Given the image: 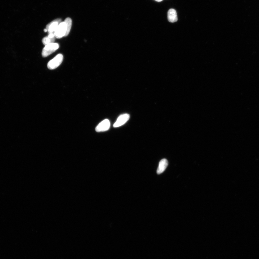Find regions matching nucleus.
<instances>
[{
    "instance_id": "nucleus-1",
    "label": "nucleus",
    "mask_w": 259,
    "mask_h": 259,
    "mask_svg": "<svg viewBox=\"0 0 259 259\" xmlns=\"http://www.w3.org/2000/svg\"><path fill=\"white\" fill-rule=\"evenodd\" d=\"M59 48V45L57 43H52L45 46L42 52L43 57H46L55 52Z\"/></svg>"
},
{
    "instance_id": "nucleus-2",
    "label": "nucleus",
    "mask_w": 259,
    "mask_h": 259,
    "mask_svg": "<svg viewBox=\"0 0 259 259\" xmlns=\"http://www.w3.org/2000/svg\"><path fill=\"white\" fill-rule=\"evenodd\" d=\"M64 59L62 54H59L52 60L49 61L47 64L49 69L54 70L57 68L62 64Z\"/></svg>"
},
{
    "instance_id": "nucleus-3",
    "label": "nucleus",
    "mask_w": 259,
    "mask_h": 259,
    "mask_svg": "<svg viewBox=\"0 0 259 259\" xmlns=\"http://www.w3.org/2000/svg\"><path fill=\"white\" fill-rule=\"evenodd\" d=\"M66 32V25L65 22H60L54 33L55 36L58 39H60L65 36Z\"/></svg>"
},
{
    "instance_id": "nucleus-4",
    "label": "nucleus",
    "mask_w": 259,
    "mask_h": 259,
    "mask_svg": "<svg viewBox=\"0 0 259 259\" xmlns=\"http://www.w3.org/2000/svg\"><path fill=\"white\" fill-rule=\"evenodd\" d=\"M110 127V122L109 119H105L100 123L96 127L95 130L97 132H103L109 130Z\"/></svg>"
},
{
    "instance_id": "nucleus-5",
    "label": "nucleus",
    "mask_w": 259,
    "mask_h": 259,
    "mask_svg": "<svg viewBox=\"0 0 259 259\" xmlns=\"http://www.w3.org/2000/svg\"><path fill=\"white\" fill-rule=\"evenodd\" d=\"M130 115L128 114H124L120 116L113 125L114 127H119L125 124L130 119Z\"/></svg>"
},
{
    "instance_id": "nucleus-6",
    "label": "nucleus",
    "mask_w": 259,
    "mask_h": 259,
    "mask_svg": "<svg viewBox=\"0 0 259 259\" xmlns=\"http://www.w3.org/2000/svg\"><path fill=\"white\" fill-rule=\"evenodd\" d=\"M61 19H55L48 23L46 26V29L48 30V34L50 33H54L55 32L58 25L59 23L61 22Z\"/></svg>"
},
{
    "instance_id": "nucleus-7",
    "label": "nucleus",
    "mask_w": 259,
    "mask_h": 259,
    "mask_svg": "<svg viewBox=\"0 0 259 259\" xmlns=\"http://www.w3.org/2000/svg\"><path fill=\"white\" fill-rule=\"evenodd\" d=\"M168 19L170 22L174 23L178 21L177 13L175 9H171L168 12Z\"/></svg>"
},
{
    "instance_id": "nucleus-8",
    "label": "nucleus",
    "mask_w": 259,
    "mask_h": 259,
    "mask_svg": "<svg viewBox=\"0 0 259 259\" xmlns=\"http://www.w3.org/2000/svg\"><path fill=\"white\" fill-rule=\"evenodd\" d=\"M168 165V162L166 159H163L161 160L157 170V174H162L166 169Z\"/></svg>"
},
{
    "instance_id": "nucleus-9",
    "label": "nucleus",
    "mask_w": 259,
    "mask_h": 259,
    "mask_svg": "<svg viewBox=\"0 0 259 259\" xmlns=\"http://www.w3.org/2000/svg\"><path fill=\"white\" fill-rule=\"evenodd\" d=\"M66 25V32L65 36H68L69 34L71 29L72 21L71 19L68 17L66 18L64 21Z\"/></svg>"
},
{
    "instance_id": "nucleus-10",
    "label": "nucleus",
    "mask_w": 259,
    "mask_h": 259,
    "mask_svg": "<svg viewBox=\"0 0 259 259\" xmlns=\"http://www.w3.org/2000/svg\"><path fill=\"white\" fill-rule=\"evenodd\" d=\"M55 40V38H50L47 36L43 38L42 41L43 44L45 46H46V45L51 44V43H54Z\"/></svg>"
},
{
    "instance_id": "nucleus-11",
    "label": "nucleus",
    "mask_w": 259,
    "mask_h": 259,
    "mask_svg": "<svg viewBox=\"0 0 259 259\" xmlns=\"http://www.w3.org/2000/svg\"><path fill=\"white\" fill-rule=\"evenodd\" d=\"M155 1L157 2H161L163 1V0H155Z\"/></svg>"
},
{
    "instance_id": "nucleus-12",
    "label": "nucleus",
    "mask_w": 259,
    "mask_h": 259,
    "mask_svg": "<svg viewBox=\"0 0 259 259\" xmlns=\"http://www.w3.org/2000/svg\"><path fill=\"white\" fill-rule=\"evenodd\" d=\"M44 31L45 32H48V30H47V29H44Z\"/></svg>"
}]
</instances>
